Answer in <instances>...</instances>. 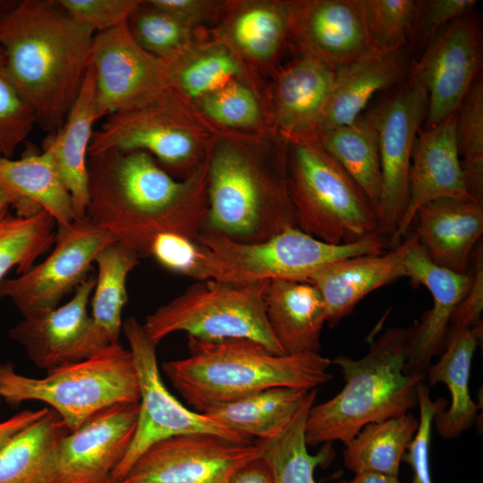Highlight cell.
<instances>
[{"label":"cell","instance_id":"b9f144b4","mask_svg":"<svg viewBox=\"0 0 483 483\" xmlns=\"http://www.w3.org/2000/svg\"><path fill=\"white\" fill-rule=\"evenodd\" d=\"M199 111L212 124L231 131L254 130L262 117L251 88L234 80L199 100Z\"/></svg>","mask_w":483,"mask_h":483},{"label":"cell","instance_id":"d590c367","mask_svg":"<svg viewBox=\"0 0 483 483\" xmlns=\"http://www.w3.org/2000/svg\"><path fill=\"white\" fill-rule=\"evenodd\" d=\"M317 393V388L309 391L295 417L279 435L259 441L263 446L262 457L271 469L274 483H317L316 469L328 466L335 457L332 443L323 444L315 454L308 451L305 422Z\"/></svg>","mask_w":483,"mask_h":483},{"label":"cell","instance_id":"1f68e13d","mask_svg":"<svg viewBox=\"0 0 483 483\" xmlns=\"http://www.w3.org/2000/svg\"><path fill=\"white\" fill-rule=\"evenodd\" d=\"M308 393L292 387L268 388L216 405L202 414L252 440L264 442L275 437L290 424Z\"/></svg>","mask_w":483,"mask_h":483},{"label":"cell","instance_id":"f907efd6","mask_svg":"<svg viewBox=\"0 0 483 483\" xmlns=\"http://www.w3.org/2000/svg\"><path fill=\"white\" fill-rule=\"evenodd\" d=\"M48 408L23 410L0 422V450L20 431L43 417Z\"/></svg>","mask_w":483,"mask_h":483},{"label":"cell","instance_id":"52a82bcc","mask_svg":"<svg viewBox=\"0 0 483 483\" xmlns=\"http://www.w3.org/2000/svg\"><path fill=\"white\" fill-rule=\"evenodd\" d=\"M287 141L288 188L300 230L331 244L381 233L369 199L316 137Z\"/></svg>","mask_w":483,"mask_h":483},{"label":"cell","instance_id":"2e32d148","mask_svg":"<svg viewBox=\"0 0 483 483\" xmlns=\"http://www.w3.org/2000/svg\"><path fill=\"white\" fill-rule=\"evenodd\" d=\"M479 38L470 13L442 30L424 48L411 72L428 93L425 128L437 126L455 113L479 75Z\"/></svg>","mask_w":483,"mask_h":483},{"label":"cell","instance_id":"6da1fadb","mask_svg":"<svg viewBox=\"0 0 483 483\" xmlns=\"http://www.w3.org/2000/svg\"><path fill=\"white\" fill-rule=\"evenodd\" d=\"M207 213V159L179 180L140 150L109 149L88 158L87 218L140 258L149 257L161 233L196 240Z\"/></svg>","mask_w":483,"mask_h":483},{"label":"cell","instance_id":"cb8c5ba5","mask_svg":"<svg viewBox=\"0 0 483 483\" xmlns=\"http://www.w3.org/2000/svg\"><path fill=\"white\" fill-rule=\"evenodd\" d=\"M334 79V70L305 55L280 69L271 92L270 125L286 140L314 136Z\"/></svg>","mask_w":483,"mask_h":483},{"label":"cell","instance_id":"7402d4cb","mask_svg":"<svg viewBox=\"0 0 483 483\" xmlns=\"http://www.w3.org/2000/svg\"><path fill=\"white\" fill-rule=\"evenodd\" d=\"M413 64L408 47L394 51L371 49L336 69L314 137L355 122L376 94L403 81Z\"/></svg>","mask_w":483,"mask_h":483},{"label":"cell","instance_id":"8fae6325","mask_svg":"<svg viewBox=\"0 0 483 483\" xmlns=\"http://www.w3.org/2000/svg\"><path fill=\"white\" fill-rule=\"evenodd\" d=\"M140 386V411L131 445L113 471L110 483H117L135 461L154 444L178 435L211 433L233 442L250 444L252 440L205 414L182 405L164 384L157 360V344L145 334L134 318L123 323Z\"/></svg>","mask_w":483,"mask_h":483},{"label":"cell","instance_id":"7bdbcfd3","mask_svg":"<svg viewBox=\"0 0 483 483\" xmlns=\"http://www.w3.org/2000/svg\"><path fill=\"white\" fill-rule=\"evenodd\" d=\"M36 125V117L13 81L0 47V157L12 158Z\"/></svg>","mask_w":483,"mask_h":483},{"label":"cell","instance_id":"9c48e42d","mask_svg":"<svg viewBox=\"0 0 483 483\" xmlns=\"http://www.w3.org/2000/svg\"><path fill=\"white\" fill-rule=\"evenodd\" d=\"M216 131L191 100L170 87L141 106L107 115L94 131L89 157L109 149L140 150L182 180L206 161Z\"/></svg>","mask_w":483,"mask_h":483},{"label":"cell","instance_id":"d6a6232c","mask_svg":"<svg viewBox=\"0 0 483 483\" xmlns=\"http://www.w3.org/2000/svg\"><path fill=\"white\" fill-rule=\"evenodd\" d=\"M68 431L48 408L0 450V483H55L56 449Z\"/></svg>","mask_w":483,"mask_h":483},{"label":"cell","instance_id":"603a6c76","mask_svg":"<svg viewBox=\"0 0 483 483\" xmlns=\"http://www.w3.org/2000/svg\"><path fill=\"white\" fill-rule=\"evenodd\" d=\"M96 276L88 275L64 305L42 310L13 326L9 336L19 343L30 360L47 371L73 361V353L90 322L88 306Z\"/></svg>","mask_w":483,"mask_h":483},{"label":"cell","instance_id":"4316f807","mask_svg":"<svg viewBox=\"0 0 483 483\" xmlns=\"http://www.w3.org/2000/svg\"><path fill=\"white\" fill-rule=\"evenodd\" d=\"M140 258L133 250L120 242L108 245L97 255L94 262L97 275L90 301V322L73 353V361L120 343L122 313L128 300L126 281L140 264Z\"/></svg>","mask_w":483,"mask_h":483},{"label":"cell","instance_id":"83f0119b","mask_svg":"<svg viewBox=\"0 0 483 483\" xmlns=\"http://www.w3.org/2000/svg\"><path fill=\"white\" fill-rule=\"evenodd\" d=\"M98 119L94 71L89 64L81 89L63 125L47 136L42 147L55 161L71 195L77 219L86 216L89 148L94 123Z\"/></svg>","mask_w":483,"mask_h":483},{"label":"cell","instance_id":"44dd1931","mask_svg":"<svg viewBox=\"0 0 483 483\" xmlns=\"http://www.w3.org/2000/svg\"><path fill=\"white\" fill-rule=\"evenodd\" d=\"M416 238L413 232L387 252L335 260L310 274L306 282L315 286L323 299L326 323L335 326L369 292L407 277L403 260Z\"/></svg>","mask_w":483,"mask_h":483},{"label":"cell","instance_id":"9f6ffc18","mask_svg":"<svg viewBox=\"0 0 483 483\" xmlns=\"http://www.w3.org/2000/svg\"><path fill=\"white\" fill-rule=\"evenodd\" d=\"M0 401H1V399H0Z\"/></svg>","mask_w":483,"mask_h":483},{"label":"cell","instance_id":"d6986e66","mask_svg":"<svg viewBox=\"0 0 483 483\" xmlns=\"http://www.w3.org/2000/svg\"><path fill=\"white\" fill-rule=\"evenodd\" d=\"M456 121L455 112L437 126L418 131L409 173L408 205L388 247L399 245L407 236L422 206L445 198L474 200L460 160Z\"/></svg>","mask_w":483,"mask_h":483},{"label":"cell","instance_id":"8992f818","mask_svg":"<svg viewBox=\"0 0 483 483\" xmlns=\"http://www.w3.org/2000/svg\"><path fill=\"white\" fill-rule=\"evenodd\" d=\"M0 399L11 406L45 402L74 431L102 409L140 402V386L132 354L118 343L52 369L44 377L21 375L11 362H2Z\"/></svg>","mask_w":483,"mask_h":483},{"label":"cell","instance_id":"f6af8a7d","mask_svg":"<svg viewBox=\"0 0 483 483\" xmlns=\"http://www.w3.org/2000/svg\"><path fill=\"white\" fill-rule=\"evenodd\" d=\"M474 0H419L409 38L408 49L427 45L448 24L471 13Z\"/></svg>","mask_w":483,"mask_h":483},{"label":"cell","instance_id":"f546056e","mask_svg":"<svg viewBox=\"0 0 483 483\" xmlns=\"http://www.w3.org/2000/svg\"><path fill=\"white\" fill-rule=\"evenodd\" d=\"M225 3L220 30L223 43L239 59L272 66L289 40L290 13L286 1Z\"/></svg>","mask_w":483,"mask_h":483},{"label":"cell","instance_id":"74e56055","mask_svg":"<svg viewBox=\"0 0 483 483\" xmlns=\"http://www.w3.org/2000/svg\"><path fill=\"white\" fill-rule=\"evenodd\" d=\"M55 220L47 211L30 217L11 214L0 219V283L13 267L21 275L55 242Z\"/></svg>","mask_w":483,"mask_h":483},{"label":"cell","instance_id":"277c9868","mask_svg":"<svg viewBox=\"0 0 483 483\" xmlns=\"http://www.w3.org/2000/svg\"><path fill=\"white\" fill-rule=\"evenodd\" d=\"M189 355L162 369L197 412L273 387L316 389L332 379V360L319 353L278 355L250 339L188 336Z\"/></svg>","mask_w":483,"mask_h":483},{"label":"cell","instance_id":"5bb4252c","mask_svg":"<svg viewBox=\"0 0 483 483\" xmlns=\"http://www.w3.org/2000/svg\"><path fill=\"white\" fill-rule=\"evenodd\" d=\"M262 454L257 440L241 444L211 433L178 435L151 445L117 483H226Z\"/></svg>","mask_w":483,"mask_h":483},{"label":"cell","instance_id":"836d02e7","mask_svg":"<svg viewBox=\"0 0 483 483\" xmlns=\"http://www.w3.org/2000/svg\"><path fill=\"white\" fill-rule=\"evenodd\" d=\"M316 138L361 190L378 217L382 189L378 140L367 115Z\"/></svg>","mask_w":483,"mask_h":483},{"label":"cell","instance_id":"ab89813d","mask_svg":"<svg viewBox=\"0 0 483 483\" xmlns=\"http://www.w3.org/2000/svg\"><path fill=\"white\" fill-rule=\"evenodd\" d=\"M459 156L470 194L483 204V80L473 81L456 111Z\"/></svg>","mask_w":483,"mask_h":483},{"label":"cell","instance_id":"9a60e30c","mask_svg":"<svg viewBox=\"0 0 483 483\" xmlns=\"http://www.w3.org/2000/svg\"><path fill=\"white\" fill-rule=\"evenodd\" d=\"M90 64L100 118L141 106L171 87L169 63L142 49L126 23L95 34Z\"/></svg>","mask_w":483,"mask_h":483},{"label":"cell","instance_id":"bcb514c9","mask_svg":"<svg viewBox=\"0 0 483 483\" xmlns=\"http://www.w3.org/2000/svg\"><path fill=\"white\" fill-rule=\"evenodd\" d=\"M77 21L96 33L127 22L140 0H58Z\"/></svg>","mask_w":483,"mask_h":483},{"label":"cell","instance_id":"816d5d0a","mask_svg":"<svg viewBox=\"0 0 483 483\" xmlns=\"http://www.w3.org/2000/svg\"><path fill=\"white\" fill-rule=\"evenodd\" d=\"M226 483H274L271 469L261 456L237 470Z\"/></svg>","mask_w":483,"mask_h":483},{"label":"cell","instance_id":"f5cc1de1","mask_svg":"<svg viewBox=\"0 0 483 483\" xmlns=\"http://www.w3.org/2000/svg\"><path fill=\"white\" fill-rule=\"evenodd\" d=\"M338 483H402L398 476L375 472L354 473L351 479H342Z\"/></svg>","mask_w":483,"mask_h":483},{"label":"cell","instance_id":"11a10c76","mask_svg":"<svg viewBox=\"0 0 483 483\" xmlns=\"http://www.w3.org/2000/svg\"><path fill=\"white\" fill-rule=\"evenodd\" d=\"M17 3V0H0V19Z\"/></svg>","mask_w":483,"mask_h":483},{"label":"cell","instance_id":"ba28073f","mask_svg":"<svg viewBox=\"0 0 483 483\" xmlns=\"http://www.w3.org/2000/svg\"><path fill=\"white\" fill-rule=\"evenodd\" d=\"M200 258L195 280L254 283L275 279L304 281L318 267L343 258L378 254L388 247L377 233L352 243L331 244L288 228L258 242H240L203 229L196 238Z\"/></svg>","mask_w":483,"mask_h":483},{"label":"cell","instance_id":"7dc6e473","mask_svg":"<svg viewBox=\"0 0 483 483\" xmlns=\"http://www.w3.org/2000/svg\"><path fill=\"white\" fill-rule=\"evenodd\" d=\"M149 257L165 268L195 279L200 258V245L195 239L174 233L157 235Z\"/></svg>","mask_w":483,"mask_h":483},{"label":"cell","instance_id":"f1b7e54d","mask_svg":"<svg viewBox=\"0 0 483 483\" xmlns=\"http://www.w3.org/2000/svg\"><path fill=\"white\" fill-rule=\"evenodd\" d=\"M264 303L270 330L284 354L319 353L326 313L315 286L304 281L270 280Z\"/></svg>","mask_w":483,"mask_h":483},{"label":"cell","instance_id":"f35d334b","mask_svg":"<svg viewBox=\"0 0 483 483\" xmlns=\"http://www.w3.org/2000/svg\"><path fill=\"white\" fill-rule=\"evenodd\" d=\"M126 25L142 49L166 62L175 60L192 46V27L149 1L140 3Z\"/></svg>","mask_w":483,"mask_h":483},{"label":"cell","instance_id":"7c38bea8","mask_svg":"<svg viewBox=\"0 0 483 483\" xmlns=\"http://www.w3.org/2000/svg\"><path fill=\"white\" fill-rule=\"evenodd\" d=\"M428 93L414 73L365 114L377 133L382 189L380 233L391 236L409 200V173L415 140L426 119Z\"/></svg>","mask_w":483,"mask_h":483},{"label":"cell","instance_id":"db71d44e","mask_svg":"<svg viewBox=\"0 0 483 483\" xmlns=\"http://www.w3.org/2000/svg\"><path fill=\"white\" fill-rule=\"evenodd\" d=\"M11 200L6 192L0 187V219L9 215Z\"/></svg>","mask_w":483,"mask_h":483},{"label":"cell","instance_id":"8d00e7d4","mask_svg":"<svg viewBox=\"0 0 483 483\" xmlns=\"http://www.w3.org/2000/svg\"><path fill=\"white\" fill-rule=\"evenodd\" d=\"M169 63L171 87L191 102L237 80L243 73L238 57L223 43L194 47Z\"/></svg>","mask_w":483,"mask_h":483},{"label":"cell","instance_id":"e575fe53","mask_svg":"<svg viewBox=\"0 0 483 483\" xmlns=\"http://www.w3.org/2000/svg\"><path fill=\"white\" fill-rule=\"evenodd\" d=\"M418 426L419 419L411 411L366 425L345 444V467L354 473L398 476L403 455Z\"/></svg>","mask_w":483,"mask_h":483},{"label":"cell","instance_id":"ffe728a7","mask_svg":"<svg viewBox=\"0 0 483 483\" xmlns=\"http://www.w3.org/2000/svg\"><path fill=\"white\" fill-rule=\"evenodd\" d=\"M403 265L414 286L424 285L433 297V306L412 325L405 374L424 373L435 355L445 348L451 320L472 284L471 268L458 273L434 263L418 240L406 254Z\"/></svg>","mask_w":483,"mask_h":483},{"label":"cell","instance_id":"681fc988","mask_svg":"<svg viewBox=\"0 0 483 483\" xmlns=\"http://www.w3.org/2000/svg\"><path fill=\"white\" fill-rule=\"evenodd\" d=\"M149 2L191 27L217 16L225 4L224 2L208 0H150Z\"/></svg>","mask_w":483,"mask_h":483},{"label":"cell","instance_id":"d4e9b609","mask_svg":"<svg viewBox=\"0 0 483 483\" xmlns=\"http://www.w3.org/2000/svg\"><path fill=\"white\" fill-rule=\"evenodd\" d=\"M413 224L419 242L434 263L464 273L483 233V204L452 198L436 199L418 209Z\"/></svg>","mask_w":483,"mask_h":483},{"label":"cell","instance_id":"e0dca14e","mask_svg":"<svg viewBox=\"0 0 483 483\" xmlns=\"http://www.w3.org/2000/svg\"><path fill=\"white\" fill-rule=\"evenodd\" d=\"M140 402H120L90 416L59 440L55 483H110L132 440Z\"/></svg>","mask_w":483,"mask_h":483},{"label":"cell","instance_id":"4fadbf2b","mask_svg":"<svg viewBox=\"0 0 483 483\" xmlns=\"http://www.w3.org/2000/svg\"><path fill=\"white\" fill-rule=\"evenodd\" d=\"M115 242L87 216L57 227L52 252L19 276L3 279L0 299H10L23 318L56 308L89 275L97 255Z\"/></svg>","mask_w":483,"mask_h":483},{"label":"cell","instance_id":"60d3db41","mask_svg":"<svg viewBox=\"0 0 483 483\" xmlns=\"http://www.w3.org/2000/svg\"><path fill=\"white\" fill-rule=\"evenodd\" d=\"M417 0H357L372 49L405 48L416 11Z\"/></svg>","mask_w":483,"mask_h":483},{"label":"cell","instance_id":"c3c4849f","mask_svg":"<svg viewBox=\"0 0 483 483\" xmlns=\"http://www.w3.org/2000/svg\"><path fill=\"white\" fill-rule=\"evenodd\" d=\"M470 260L472 261V284L451 320L446 341L453 335L482 323L480 319L483 310V247L481 242L472 252Z\"/></svg>","mask_w":483,"mask_h":483},{"label":"cell","instance_id":"484cf974","mask_svg":"<svg viewBox=\"0 0 483 483\" xmlns=\"http://www.w3.org/2000/svg\"><path fill=\"white\" fill-rule=\"evenodd\" d=\"M0 187L17 216L30 217L44 210L57 227L77 220L71 195L47 151L29 147L19 159L0 157Z\"/></svg>","mask_w":483,"mask_h":483},{"label":"cell","instance_id":"3957f363","mask_svg":"<svg viewBox=\"0 0 483 483\" xmlns=\"http://www.w3.org/2000/svg\"><path fill=\"white\" fill-rule=\"evenodd\" d=\"M95 34L58 0H17L0 19L8 71L48 134L61 128L81 89Z\"/></svg>","mask_w":483,"mask_h":483},{"label":"cell","instance_id":"30bf717a","mask_svg":"<svg viewBox=\"0 0 483 483\" xmlns=\"http://www.w3.org/2000/svg\"><path fill=\"white\" fill-rule=\"evenodd\" d=\"M268 282L199 280L147 316L142 328L157 345L173 333L185 332L208 341L250 339L284 355L266 317L264 295Z\"/></svg>","mask_w":483,"mask_h":483},{"label":"cell","instance_id":"7a4b0ae2","mask_svg":"<svg viewBox=\"0 0 483 483\" xmlns=\"http://www.w3.org/2000/svg\"><path fill=\"white\" fill-rule=\"evenodd\" d=\"M287 146L271 125L249 133L216 131L207 157L205 230L240 242H258L297 227Z\"/></svg>","mask_w":483,"mask_h":483},{"label":"cell","instance_id":"ee69618b","mask_svg":"<svg viewBox=\"0 0 483 483\" xmlns=\"http://www.w3.org/2000/svg\"><path fill=\"white\" fill-rule=\"evenodd\" d=\"M429 387L425 382L418 387L419 426L402 458L412 470L411 483H433L429 457L432 426L435 416L448 405L446 399L432 400Z\"/></svg>","mask_w":483,"mask_h":483},{"label":"cell","instance_id":"5b68a950","mask_svg":"<svg viewBox=\"0 0 483 483\" xmlns=\"http://www.w3.org/2000/svg\"><path fill=\"white\" fill-rule=\"evenodd\" d=\"M412 326L390 327L358 360L338 355L345 382L333 398L312 405L305 422L308 446L351 441L366 425L400 417L418 406V387L426 374H405Z\"/></svg>","mask_w":483,"mask_h":483},{"label":"cell","instance_id":"ac0fdd59","mask_svg":"<svg viewBox=\"0 0 483 483\" xmlns=\"http://www.w3.org/2000/svg\"><path fill=\"white\" fill-rule=\"evenodd\" d=\"M286 3L290 13L289 40L301 55L335 71L372 49L357 0Z\"/></svg>","mask_w":483,"mask_h":483},{"label":"cell","instance_id":"4dcf8cb0","mask_svg":"<svg viewBox=\"0 0 483 483\" xmlns=\"http://www.w3.org/2000/svg\"><path fill=\"white\" fill-rule=\"evenodd\" d=\"M482 335V323L453 335L446 341L439 360L426 371L425 383L428 386L444 383L450 392V406L438 412L433 421L444 439L460 436L477 419L479 405L470 395L469 379L473 355Z\"/></svg>","mask_w":483,"mask_h":483}]
</instances>
